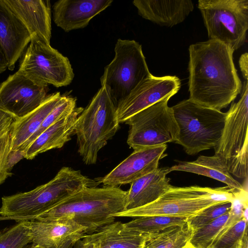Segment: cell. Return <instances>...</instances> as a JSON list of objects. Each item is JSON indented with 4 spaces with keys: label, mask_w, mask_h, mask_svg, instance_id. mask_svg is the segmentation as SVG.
Returning <instances> with one entry per match:
<instances>
[{
    "label": "cell",
    "mask_w": 248,
    "mask_h": 248,
    "mask_svg": "<svg viewBox=\"0 0 248 248\" xmlns=\"http://www.w3.org/2000/svg\"><path fill=\"white\" fill-rule=\"evenodd\" d=\"M188 51L189 99L219 111L227 108L242 88L233 62L234 51L212 39L191 44Z\"/></svg>",
    "instance_id": "obj_1"
},
{
    "label": "cell",
    "mask_w": 248,
    "mask_h": 248,
    "mask_svg": "<svg viewBox=\"0 0 248 248\" xmlns=\"http://www.w3.org/2000/svg\"><path fill=\"white\" fill-rule=\"evenodd\" d=\"M127 193L118 187H86L31 220L69 218L85 227L86 234H92L125 210Z\"/></svg>",
    "instance_id": "obj_2"
},
{
    "label": "cell",
    "mask_w": 248,
    "mask_h": 248,
    "mask_svg": "<svg viewBox=\"0 0 248 248\" xmlns=\"http://www.w3.org/2000/svg\"><path fill=\"white\" fill-rule=\"evenodd\" d=\"M98 183L80 171L64 167L47 183L25 192L4 196L0 208V220H30L86 187Z\"/></svg>",
    "instance_id": "obj_3"
},
{
    "label": "cell",
    "mask_w": 248,
    "mask_h": 248,
    "mask_svg": "<svg viewBox=\"0 0 248 248\" xmlns=\"http://www.w3.org/2000/svg\"><path fill=\"white\" fill-rule=\"evenodd\" d=\"M235 198V195L227 186L211 188L199 186H171L154 202L140 207L124 210L114 215L113 217L167 216L189 218L212 205L232 202Z\"/></svg>",
    "instance_id": "obj_4"
},
{
    "label": "cell",
    "mask_w": 248,
    "mask_h": 248,
    "mask_svg": "<svg viewBox=\"0 0 248 248\" xmlns=\"http://www.w3.org/2000/svg\"><path fill=\"white\" fill-rule=\"evenodd\" d=\"M119 124L116 107L101 86L79 115L74 131L78 152L86 164L96 163L99 151L115 135Z\"/></svg>",
    "instance_id": "obj_5"
},
{
    "label": "cell",
    "mask_w": 248,
    "mask_h": 248,
    "mask_svg": "<svg viewBox=\"0 0 248 248\" xmlns=\"http://www.w3.org/2000/svg\"><path fill=\"white\" fill-rule=\"evenodd\" d=\"M179 133L175 143L189 155L215 148L224 126L226 113L198 104L189 99L171 107Z\"/></svg>",
    "instance_id": "obj_6"
},
{
    "label": "cell",
    "mask_w": 248,
    "mask_h": 248,
    "mask_svg": "<svg viewBox=\"0 0 248 248\" xmlns=\"http://www.w3.org/2000/svg\"><path fill=\"white\" fill-rule=\"evenodd\" d=\"M226 117L223 132L215 155L226 165L235 177L248 178V82L242 85L241 97L232 104Z\"/></svg>",
    "instance_id": "obj_7"
},
{
    "label": "cell",
    "mask_w": 248,
    "mask_h": 248,
    "mask_svg": "<svg viewBox=\"0 0 248 248\" xmlns=\"http://www.w3.org/2000/svg\"><path fill=\"white\" fill-rule=\"evenodd\" d=\"M114 51L115 56L105 68L100 81L116 107L151 73L138 42L118 39Z\"/></svg>",
    "instance_id": "obj_8"
},
{
    "label": "cell",
    "mask_w": 248,
    "mask_h": 248,
    "mask_svg": "<svg viewBox=\"0 0 248 248\" xmlns=\"http://www.w3.org/2000/svg\"><path fill=\"white\" fill-rule=\"evenodd\" d=\"M209 39L228 46L233 51L245 43L248 29V0H199Z\"/></svg>",
    "instance_id": "obj_9"
},
{
    "label": "cell",
    "mask_w": 248,
    "mask_h": 248,
    "mask_svg": "<svg viewBox=\"0 0 248 248\" xmlns=\"http://www.w3.org/2000/svg\"><path fill=\"white\" fill-rule=\"evenodd\" d=\"M169 95L125 121L129 125L127 143L134 150L175 142L179 133Z\"/></svg>",
    "instance_id": "obj_10"
},
{
    "label": "cell",
    "mask_w": 248,
    "mask_h": 248,
    "mask_svg": "<svg viewBox=\"0 0 248 248\" xmlns=\"http://www.w3.org/2000/svg\"><path fill=\"white\" fill-rule=\"evenodd\" d=\"M18 72L35 82L57 87L69 85L74 77L68 59L36 36L31 37Z\"/></svg>",
    "instance_id": "obj_11"
},
{
    "label": "cell",
    "mask_w": 248,
    "mask_h": 248,
    "mask_svg": "<svg viewBox=\"0 0 248 248\" xmlns=\"http://www.w3.org/2000/svg\"><path fill=\"white\" fill-rule=\"evenodd\" d=\"M48 89L17 71L0 84V109L15 120L21 118L45 100Z\"/></svg>",
    "instance_id": "obj_12"
},
{
    "label": "cell",
    "mask_w": 248,
    "mask_h": 248,
    "mask_svg": "<svg viewBox=\"0 0 248 248\" xmlns=\"http://www.w3.org/2000/svg\"><path fill=\"white\" fill-rule=\"evenodd\" d=\"M180 87V79L176 76L155 77L151 74L117 105L119 122L124 123L133 115L164 97L174 95Z\"/></svg>",
    "instance_id": "obj_13"
},
{
    "label": "cell",
    "mask_w": 248,
    "mask_h": 248,
    "mask_svg": "<svg viewBox=\"0 0 248 248\" xmlns=\"http://www.w3.org/2000/svg\"><path fill=\"white\" fill-rule=\"evenodd\" d=\"M166 144L146 147L134 152L109 173L98 180L104 186L118 187L131 183L158 168L160 159L167 155Z\"/></svg>",
    "instance_id": "obj_14"
},
{
    "label": "cell",
    "mask_w": 248,
    "mask_h": 248,
    "mask_svg": "<svg viewBox=\"0 0 248 248\" xmlns=\"http://www.w3.org/2000/svg\"><path fill=\"white\" fill-rule=\"evenodd\" d=\"M33 245L44 248H73L86 234V228L71 219L25 220Z\"/></svg>",
    "instance_id": "obj_15"
},
{
    "label": "cell",
    "mask_w": 248,
    "mask_h": 248,
    "mask_svg": "<svg viewBox=\"0 0 248 248\" xmlns=\"http://www.w3.org/2000/svg\"><path fill=\"white\" fill-rule=\"evenodd\" d=\"M112 0H60L53 5L55 24L66 32L84 28L97 15L109 6Z\"/></svg>",
    "instance_id": "obj_16"
},
{
    "label": "cell",
    "mask_w": 248,
    "mask_h": 248,
    "mask_svg": "<svg viewBox=\"0 0 248 248\" xmlns=\"http://www.w3.org/2000/svg\"><path fill=\"white\" fill-rule=\"evenodd\" d=\"M31 40V35L22 21L0 0V44L13 70L17 60Z\"/></svg>",
    "instance_id": "obj_17"
},
{
    "label": "cell",
    "mask_w": 248,
    "mask_h": 248,
    "mask_svg": "<svg viewBox=\"0 0 248 248\" xmlns=\"http://www.w3.org/2000/svg\"><path fill=\"white\" fill-rule=\"evenodd\" d=\"M3 1L24 24L31 37L36 36L50 44L51 36V17L49 0Z\"/></svg>",
    "instance_id": "obj_18"
},
{
    "label": "cell",
    "mask_w": 248,
    "mask_h": 248,
    "mask_svg": "<svg viewBox=\"0 0 248 248\" xmlns=\"http://www.w3.org/2000/svg\"><path fill=\"white\" fill-rule=\"evenodd\" d=\"M133 3L143 18L168 27L183 22L194 8L191 0H135Z\"/></svg>",
    "instance_id": "obj_19"
},
{
    "label": "cell",
    "mask_w": 248,
    "mask_h": 248,
    "mask_svg": "<svg viewBox=\"0 0 248 248\" xmlns=\"http://www.w3.org/2000/svg\"><path fill=\"white\" fill-rule=\"evenodd\" d=\"M170 172V167L158 168L132 182L127 193L125 210L152 203L168 191L172 186L167 177Z\"/></svg>",
    "instance_id": "obj_20"
},
{
    "label": "cell",
    "mask_w": 248,
    "mask_h": 248,
    "mask_svg": "<svg viewBox=\"0 0 248 248\" xmlns=\"http://www.w3.org/2000/svg\"><path fill=\"white\" fill-rule=\"evenodd\" d=\"M83 110L76 107L44 131L25 149L24 158L32 159L40 154L62 148L74 134L78 118Z\"/></svg>",
    "instance_id": "obj_21"
},
{
    "label": "cell",
    "mask_w": 248,
    "mask_h": 248,
    "mask_svg": "<svg viewBox=\"0 0 248 248\" xmlns=\"http://www.w3.org/2000/svg\"><path fill=\"white\" fill-rule=\"evenodd\" d=\"M178 164L170 167L172 171H182L205 176L227 185L235 197L247 193L243 186L234 179L218 156L201 155L194 161H177Z\"/></svg>",
    "instance_id": "obj_22"
},
{
    "label": "cell",
    "mask_w": 248,
    "mask_h": 248,
    "mask_svg": "<svg viewBox=\"0 0 248 248\" xmlns=\"http://www.w3.org/2000/svg\"><path fill=\"white\" fill-rule=\"evenodd\" d=\"M82 239L99 248H144L148 234L126 228L120 221L104 225Z\"/></svg>",
    "instance_id": "obj_23"
},
{
    "label": "cell",
    "mask_w": 248,
    "mask_h": 248,
    "mask_svg": "<svg viewBox=\"0 0 248 248\" xmlns=\"http://www.w3.org/2000/svg\"><path fill=\"white\" fill-rule=\"evenodd\" d=\"M62 96L60 92L48 94L45 100L35 109L23 117L14 121L11 128V150H22L26 142L59 104Z\"/></svg>",
    "instance_id": "obj_24"
},
{
    "label": "cell",
    "mask_w": 248,
    "mask_h": 248,
    "mask_svg": "<svg viewBox=\"0 0 248 248\" xmlns=\"http://www.w3.org/2000/svg\"><path fill=\"white\" fill-rule=\"evenodd\" d=\"M248 217V201L234 200L231 210L193 232L189 242L196 248H210L212 243L243 217Z\"/></svg>",
    "instance_id": "obj_25"
},
{
    "label": "cell",
    "mask_w": 248,
    "mask_h": 248,
    "mask_svg": "<svg viewBox=\"0 0 248 248\" xmlns=\"http://www.w3.org/2000/svg\"><path fill=\"white\" fill-rule=\"evenodd\" d=\"M193 232L187 222L182 226H173L148 235L144 248H181L190 239Z\"/></svg>",
    "instance_id": "obj_26"
},
{
    "label": "cell",
    "mask_w": 248,
    "mask_h": 248,
    "mask_svg": "<svg viewBox=\"0 0 248 248\" xmlns=\"http://www.w3.org/2000/svg\"><path fill=\"white\" fill-rule=\"evenodd\" d=\"M187 218L167 216H151L137 217L124 223L129 230L139 232L152 234L173 226H182L187 222Z\"/></svg>",
    "instance_id": "obj_27"
},
{
    "label": "cell",
    "mask_w": 248,
    "mask_h": 248,
    "mask_svg": "<svg viewBox=\"0 0 248 248\" xmlns=\"http://www.w3.org/2000/svg\"><path fill=\"white\" fill-rule=\"evenodd\" d=\"M30 243L32 238L25 220L0 230V248H24Z\"/></svg>",
    "instance_id": "obj_28"
},
{
    "label": "cell",
    "mask_w": 248,
    "mask_h": 248,
    "mask_svg": "<svg viewBox=\"0 0 248 248\" xmlns=\"http://www.w3.org/2000/svg\"><path fill=\"white\" fill-rule=\"evenodd\" d=\"M76 98L71 96L62 95L59 104L46 118L38 130L26 142L22 150L25 151L31 142L54 123L70 113L76 108Z\"/></svg>",
    "instance_id": "obj_29"
},
{
    "label": "cell",
    "mask_w": 248,
    "mask_h": 248,
    "mask_svg": "<svg viewBox=\"0 0 248 248\" xmlns=\"http://www.w3.org/2000/svg\"><path fill=\"white\" fill-rule=\"evenodd\" d=\"M233 201L220 202L208 207L196 215L187 218V223L194 232L219 217L229 212L232 208Z\"/></svg>",
    "instance_id": "obj_30"
},
{
    "label": "cell",
    "mask_w": 248,
    "mask_h": 248,
    "mask_svg": "<svg viewBox=\"0 0 248 248\" xmlns=\"http://www.w3.org/2000/svg\"><path fill=\"white\" fill-rule=\"evenodd\" d=\"M247 225L248 217H244L215 241L210 248H232L242 240L248 232Z\"/></svg>",
    "instance_id": "obj_31"
},
{
    "label": "cell",
    "mask_w": 248,
    "mask_h": 248,
    "mask_svg": "<svg viewBox=\"0 0 248 248\" xmlns=\"http://www.w3.org/2000/svg\"><path fill=\"white\" fill-rule=\"evenodd\" d=\"M11 129L0 137V185L12 174L8 169V158L11 150Z\"/></svg>",
    "instance_id": "obj_32"
},
{
    "label": "cell",
    "mask_w": 248,
    "mask_h": 248,
    "mask_svg": "<svg viewBox=\"0 0 248 248\" xmlns=\"http://www.w3.org/2000/svg\"><path fill=\"white\" fill-rule=\"evenodd\" d=\"M15 120L10 114L0 109V137L11 129Z\"/></svg>",
    "instance_id": "obj_33"
},
{
    "label": "cell",
    "mask_w": 248,
    "mask_h": 248,
    "mask_svg": "<svg viewBox=\"0 0 248 248\" xmlns=\"http://www.w3.org/2000/svg\"><path fill=\"white\" fill-rule=\"evenodd\" d=\"M25 157L24 150H10L8 158V169L10 172L14 166Z\"/></svg>",
    "instance_id": "obj_34"
},
{
    "label": "cell",
    "mask_w": 248,
    "mask_h": 248,
    "mask_svg": "<svg viewBox=\"0 0 248 248\" xmlns=\"http://www.w3.org/2000/svg\"><path fill=\"white\" fill-rule=\"evenodd\" d=\"M248 53L243 54L239 61V67L242 73L243 78L245 80H248Z\"/></svg>",
    "instance_id": "obj_35"
},
{
    "label": "cell",
    "mask_w": 248,
    "mask_h": 248,
    "mask_svg": "<svg viewBox=\"0 0 248 248\" xmlns=\"http://www.w3.org/2000/svg\"><path fill=\"white\" fill-rule=\"evenodd\" d=\"M8 68V62L3 48L0 44V74Z\"/></svg>",
    "instance_id": "obj_36"
},
{
    "label": "cell",
    "mask_w": 248,
    "mask_h": 248,
    "mask_svg": "<svg viewBox=\"0 0 248 248\" xmlns=\"http://www.w3.org/2000/svg\"><path fill=\"white\" fill-rule=\"evenodd\" d=\"M73 248H94V245L93 243L82 238L75 244Z\"/></svg>",
    "instance_id": "obj_37"
},
{
    "label": "cell",
    "mask_w": 248,
    "mask_h": 248,
    "mask_svg": "<svg viewBox=\"0 0 248 248\" xmlns=\"http://www.w3.org/2000/svg\"><path fill=\"white\" fill-rule=\"evenodd\" d=\"M232 248H248V232L244 235L242 240Z\"/></svg>",
    "instance_id": "obj_38"
},
{
    "label": "cell",
    "mask_w": 248,
    "mask_h": 248,
    "mask_svg": "<svg viewBox=\"0 0 248 248\" xmlns=\"http://www.w3.org/2000/svg\"><path fill=\"white\" fill-rule=\"evenodd\" d=\"M181 248H196L192 246L189 242Z\"/></svg>",
    "instance_id": "obj_39"
},
{
    "label": "cell",
    "mask_w": 248,
    "mask_h": 248,
    "mask_svg": "<svg viewBox=\"0 0 248 248\" xmlns=\"http://www.w3.org/2000/svg\"><path fill=\"white\" fill-rule=\"evenodd\" d=\"M30 248H42L39 246L34 245L32 244Z\"/></svg>",
    "instance_id": "obj_40"
},
{
    "label": "cell",
    "mask_w": 248,
    "mask_h": 248,
    "mask_svg": "<svg viewBox=\"0 0 248 248\" xmlns=\"http://www.w3.org/2000/svg\"><path fill=\"white\" fill-rule=\"evenodd\" d=\"M94 248H99V247L97 245L94 244Z\"/></svg>",
    "instance_id": "obj_41"
}]
</instances>
